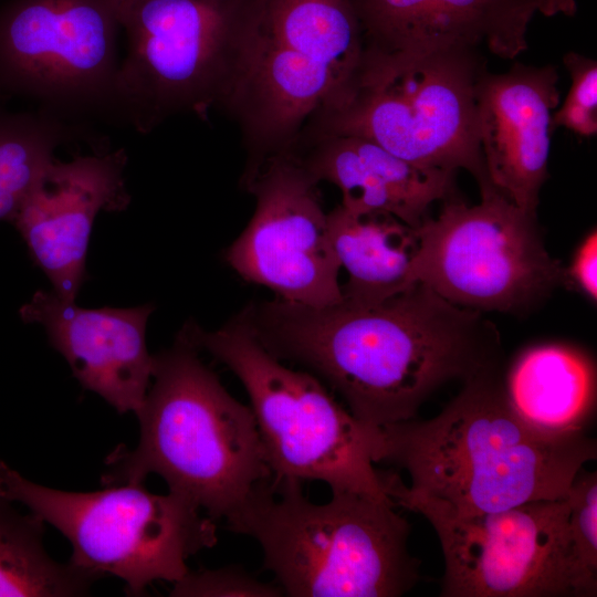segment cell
<instances>
[{
  "label": "cell",
  "instance_id": "6da1fadb",
  "mask_svg": "<svg viewBox=\"0 0 597 597\" xmlns=\"http://www.w3.org/2000/svg\"><path fill=\"white\" fill-rule=\"evenodd\" d=\"M260 343L323 378L369 427L415 419L452 380L499 369V333L482 312L416 283L374 303L308 306L273 298L240 312Z\"/></svg>",
  "mask_w": 597,
  "mask_h": 597
},
{
  "label": "cell",
  "instance_id": "7a4b0ae2",
  "mask_svg": "<svg viewBox=\"0 0 597 597\" xmlns=\"http://www.w3.org/2000/svg\"><path fill=\"white\" fill-rule=\"evenodd\" d=\"M597 458L585 431L551 434L511 407L500 369L465 383L436 417L376 428L373 460L405 469L407 494L457 515L495 513L534 501L565 500Z\"/></svg>",
  "mask_w": 597,
  "mask_h": 597
},
{
  "label": "cell",
  "instance_id": "3957f363",
  "mask_svg": "<svg viewBox=\"0 0 597 597\" xmlns=\"http://www.w3.org/2000/svg\"><path fill=\"white\" fill-rule=\"evenodd\" d=\"M199 350L182 328L154 355V381L136 412L137 447L113 452L102 481L143 483L155 473L212 520H228L273 473L251 407L230 395Z\"/></svg>",
  "mask_w": 597,
  "mask_h": 597
},
{
  "label": "cell",
  "instance_id": "277c9868",
  "mask_svg": "<svg viewBox=\"0 0 597 597\" xmlns=\"http://www.w3.org/2000/svg\"><path fill=\"white\" fill-rule=\"evenodd\" d=\"M301 483L264 481L227 520L259 543L284 596L399 597L417 585L410 525L392 500L334 491L317 504Z\"/></svg>",
  "mask_w": 597,
  "mask_h": 597
},
{
  "label": "cell",
  "instance_id": "5b68a950",
  "mask_svg": "<svg viewBox=\"0 0 597 597\" xmlns=\"http://www.w3.org/2000/svg\"><path fill=\"white\" fill-rule=\"evenodd\" d=\"M365 50L350 0H245L234 76L221 108L245 168L290 150L307 121L349 90Z\"/></svg>",
  "mask_w": 597,
  "mask_h": 597
},
{
  "label": "cell",
  "instance_id": "8992f818",
  "mask_svg": "<svg viewBox=\"0 0 597 597\" xmlns=\"http://www.w3.org/2000/svg\"><path fill=\"white\" fill-rule=\"evenodd\" d=\"M486 70L475 48L410 51L365 43L345 96L313 115L298 136L363 137L421 167L464 169L479 189L492 186L475 101L478 81Z\"/></svg>",
  "mask_w": 597,
  "mask_h": 597
},
{
  "label": "cell",
  "instance_id": "52a82bcc",
  "mask_svg": "<svg viewBox=\"0 0 597 597\" xmlns=\"http://www.w3.org/2000/svg\"><path fill=\"white\" fill-rule=\"evenodd\" d=\"M184 327L243 385L274 479L317 480L332 492L390 499L373 460L377 427L357 420L315 375L273 356L240 313L216 331Z\"/></svg>",
  "mask_w": 597,
  "mask_h": 597
},
{
  "label": "cell",
  "instance_id": "ba28073f",
  "mask_svg": "<svg viewBox=\"0 0 597 597\" xmlns=\"http://www.w3.org/2000/svg\"><path fill=\"white\" fill-rule=\"evenodd\" d=\"M0 498L19 502L72 545L70 563L96 578L116 576L128 595L156 580L176 583L187 559L216 545L214 520L188 500L143 483L69 492L36 484L0 460Z\"/></svg>",
  "mask_w": 597,
  "mask_h": 597
},
{
  "label": "cell",
  "instance_id": "9c48e42d",
  "mask_svg": "<svg viewBox=\"0 0 597 597\" xmlns=\"http://www.w3.org/2000/svg\"><path fill=\"white\" fill-rule=\"evenodd\" d=\"M245 0H122L126 55L116 81L117 125L148 134L166 119H206L234 76Z\"/></svg>",
  "mask_w": 597,
  "mask_h": 597
},
{
  "label": "cell",
  "instance_id": "30bf717a",
  "mask_svg": "<svg viewBox=\"0 0 597 597\" xmlns=\"http://www.w3.org/2000/svg\"><path fill=\"white\" fill-rule=\"evenodd\" d=\"M122 0H8L0 6V105L29 101L86 133L117 125Z\"/></svg>",
  "mask_w": 597,
  "mask_h": 597
},
{
  "label": "cell",
  "instance_id": "8fae6325",
  "mask_svg": "<svg viewBox=\"0 0 597 597\" xmlns=\"http://www.w3.org/2000/svg\"><path fill=\"white\" fill-rule=\"evenodd\" d=\"M479 203L443 200L436 218L415 228L418 247L408 283L479 312L520 313L565 283V268L546 251L536 216L493 186Z\"/></svg>",
  "mask_w": 597,
  "mask_h": 597
},
{
  "label": "cell",
  "instance_id": "7c38bea8",
  "mask_svg": "<svg viewBox=\"0 0 597 597\" xmlns=\"http://www.w3.org/2000/svg\"><path fill=\"white\" fill-rule=\"evenodd\" d=\"M388 472L396 506L425 516L443 554L442 597H595L597 577L578 562L568 535V504L534 501L512 509L457 515L407 494Z\"/></svg>",
  "mask_w": 597,
  "mask_h": 597
},
{
  "label": "cell",
  "instance_id": "4fadbf2b",
  "mask_svg": "<svg viewBox=\"0 0 597 597\" xmlns=\"http://www.w3.org/2000/svg\"><path fill=\"white\" fill-rule=\"evenodd\" d=\"M242 185L255 198L251 220L226 252L245 281L275 297L308 306L342 300L341 265L334 253L318 182L291 151L244 171Z\"/></svg>",
  "mask_w": 597,
  "mask_h": 597
},
{
  "label": "cell",
  "instance_id": "5bb4252c",
  "mask_svg": "<svg viewBox=\"0 0 597 597\" xmlns=\"http://www.w3.org/2000/svg\"><path fill=\"white\" fill-rule=\"evenodd\" d=\"M123 148L97 155L55 158L48 165L11 223L53 292L75 302L86 279V256L94 221L102 211L129 205Z\"/></svg>",
  "mask_w": 597,
  "mask_h": 597
},
{
  "label": "cell",
  "instance_id": "9a60e30c",
  "mask_svg": "<svg viewBox=\"0 0 597 597\" xmlns=\"http://www.w3.org/2000/svg\"><path fill=\"white\" fill-rule=\"evenodd\" d=\"M556 66L515 62L504 73L484 71L476 91L480 145L492 186L536 216L548 178L552 113L559 104Z\"/></svg>",
  "mask_w": 597,
  "mask_h": 597
},
{
  "label": "cell",
  "instance_id": "2e32d148",
  "mask_svg": "<svg viewBox=\"0 0 597 597\" xmlns=\"http://www.w3.org/2000/svg\"><path fill=\"white\" fill-rule=\"evenodd\" d=\"M153 304L85 308L53 291H36L19 310L24 323L44 327L51 346L83 388L118 412H137L150 386L154 355L146 344Z\"/></svg>",
  "mask_w": 597,
  "mask_h": 597
},
{
  "label": "cell",
  "instance_id": "e0dca14e",
  "mask_svg": "<svg viewBox=\"0 0 597 597\" xmlns=\"http://www.w3.org/2000/svg\"><path fill=\"white\" fill-rule=\"evenodd\" d=\"M365 43L389 50L426 51L484 46L513 60L527 50L533 17L544 0H350Z\"/></svg>",
  "mask_w": 597,
  "mask_h": 597
},
{
  "label": "cell",
  "instance_id": "ac0fdd59",
  "mask_svg": "<svg viewBox=\"0 0 597 597\" xmlns=\"http://www.w3.org/2000/svg\"><path fill=\"white\" fill-rule=\"evenodd\" d=\"M293 153L320 184L342 193L355 213H386L417 228L430 205L455 196V171L411 164L357 136H298Z\"/></svg>",
  "mask_w": 597,
  "mask_h": 597
},
{
  "label": "cell",
  "instance_id": "d6986e66",
  "mask_svg": "<svg viewBox=\"0 0 597 597\" xmlns=\"http://www.w3.org/2000/svg\"><path fill=\"white\" fill-rule=\"evenodd\" d=\"M509 402L531 427L551 434L585 431L596 409L593 358L566 344H541L520 353L503 377Z\"/></svg>",
  "mask_w": 597,
  "mask_h": 597
},
{
  "label": "cell",
  "instance_id": "ffe728a7",
  "mask_svg": "<svg viewBox=\"0 0 597 597\" xmlns=\"http://www.w3.org/2000/svg\"><path fill=\"white\" fill-rule=\"evenodd\" d=\"M331 243L348 274L342 297L374 303L408 289L418 247L415 228L386 213H355L342 205L327 212Z\"/></svg>",
  "mask_w": 597,
  "mask_h": 597
},
{
  "label": "cell",
  "instance_id": "44dd1931",
  "mask_svg": "<svg viewBox=\"0 0 597 597\" xmlns=\"http://www.w3.org/2000/svg\"><path fill=\"white\" fill-rule=\"evenodd\" d=\"M0 498V596H83L97 579L52 559L43 546L44 522L21 515Z\"/></svg>",
  "mask_w": 597,
  "mask_h": 597
},
{
  "label": "cell",
  "instance_id": "7402d4cb",
  "mask_svg": "<svg viewBox=\"0 0 597 597\" xmlns=\"http://www.w3.org/2000/svg\"><path fill=\"white\" fill-rule=\"evenodd\" d=\"M86 133L44 111L10 112L0 105V221L12 222L55 149Z\"/></svg>",
  "mask_w": 597,
  "mask_h": 597
},
{
  "label": "cell",
  "instance_id": "603a6c76",
  "mask_svg": "<svg viewBox=\"0 0 597 597\" xmlns=\"http://www.w3.org/2000/svg\"><path fill=\"white\" fill-rule=\"evenodd\" d=\"M572 84L562 106L552 115L551 128L565 127L582 137L597 134V62L568 52L563 57Z\"/></svg>",
  "mask_w": 597,
  "mask_h": 597
},
{
  "label": "cell",
  "instance_id": "cb8c5ba5",
  "mask_svg": "<svg viewBox=\"0 0 597 597\" xmlns=\"http://www.w3.org/2000/svg\"><path fill=\"white\" fill-rule=\"evenodd\" d=\"M566 501L573 551L584 569L597 577V473L583 468L575 476Z\"/></svg>",
  "mask_w": 597,
  "mask_h": 597
},
{
  "label": "cell",
  "instance_id": "d4e9b609",
  "mask_svg": "<svg viewBox=\"0 0 597 597\" xmlns=\"http://www.w3.org/2000/svg\"><path fill=\"white\" fill-rule=\"evenodd\" d=\"M175 597H280L284 596L277 584L261 582L240 566L188 572L172 584Z\"/></svg>",
  "mask_w": 597,
  "mask_h": 597
},
{
  "label": "cell",
  "instance_id": "484cf974",
  "mask_svg": "<svg viewBox=\"0 0 597 597\" xmlns=\"http://www.w3.org/2000/svg\"><path fill=\"white\" fill-rule=\"evenodd\" d=\"M597 234L591 231L576 250L573 261L565 268V283H570L590 300L597 297Z\"/></svg>",
  "mask_w": 597,
  "mask_h": 597
},
{
  "label": "cell",
  "instance_id": "4316f807",
  "mask_svg": "<svg viewBox=\"0 0 597 597\" xmlns=\"http://www.w3.org/2000/svg\"><path fill=\"white\" fill-rule=\"evenodd\" d=\"M545 17L557 14L574 15L577 11L576 0H544Z\"/></svg>",
  "mask_w": 597,
  "mask_h": 597
}]
</instances>
